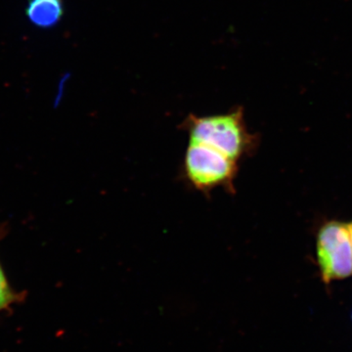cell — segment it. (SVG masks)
Returning <instances> with one entry per match:
<instances>
[{
	"label": "cell",
	"instance_id": "1",
	"mask_svg": "<svg viewBox=\"0 0 352 352\" xmlns=\"http://www.w3.org/2000/svg\"><path fill=\"white\" fill-rule=\"evenodd\" d=\"M180 129L188 133L190 142L214 148L238 163L251 156L258 145V136L248 131L242 107L206 117L191 113Z\"/></svg>",
	"mask_w": 352,
	"mask_h": 352
},
{
	"label": "cell",
	"instance_id": "6",
	"mask_svg": "<svg viewBox=\"0 0 352 352\" xmlns=\"http://www.w3.org/2000/svg\"><path fill=\"white\" fill-rule=\"evenodd\" d=\"M349 230H351V240H352V222L351 223H349Z\"/></svg>",
	"mask_w": 352,
	"mask_h": 352
},
{
	"label": "cell",
	"instance_id": "4",
	"mask_svg": "<svg viewBox=\"0 0 352 352\" xmlns=\"http://www.w3.org/2000/svg\"><path fill=\"white\" fill-rule=\"evenodd\" d=\"M25 15L39 28L54 27L63 18V0H29Z\"/></svg>",
	"mask_w": 352,
	"mask_h": 352
},
{
	"label": "cell",
	"instance_id": "5",
	"mask_svg": "<svg viewBox=\"0 0 352 352\" xmlns=\"http://www.w3.org/2000/svg\"><path fill=\"white\" fill-rule=\"evenodd\" d=\"M20 296L13 291L7 281L4 271L0 265V311L17 302Z\"/></svg>",
	"mask_w": 352,
	"mask_h": 352
},
{
	"label": "cell",
	"instance_id": "3",
	"mask_svg": "<svg viewBox=\"0 0 352 352\" xmlns=\"http://www.w3.org/2000/svg\"><path fill=\"white\" fill-rule=\"evenodd\" d=\"M317 261L325 283L352 275V240L349 223L329 221L317 234Z\"/></svg>",
	"mask_w": 352,
	"mask_h": 352
},
{
	"label": "cell",
	"instance_id": "2",
	"mask_svg": "<svg viewBox=\"0 0 352 352\" xmlns=\"http://www.w3.org/2000/svg\"><path fill=\"white\" fill-rule=\"evenodd\" d=\"M238 166V162L214 148L190 142L183 157L182 175L188 186L206 196L217 188L234 194Z\"/></svg>",
	"mask_w": 352,
	"mask_h": 352
}]
</instances>
